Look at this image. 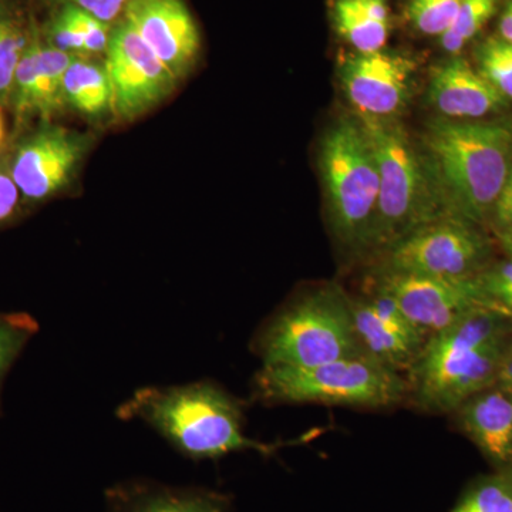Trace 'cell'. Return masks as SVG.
I'll list each match as a JSON object with an SVG mask.
<instances>
[{
	"label": "cell",
	"mask_w": 512,
	"mask_h": 512,
	"mask_svg": "<svg viewBox=\"0 0 512 512\" xmlns=\"http://www.w3.org/2000/svg\"><path fill=\"white\" fill-rule=\"evenodd\" d=\"M512 319L481 308L431 335L407 372L409 399L421 412L451 414L497 382Z\"/></svg>",
	"instance_id": "3957f363"
},
{
	"label": "cell",
	"mask_w": 512,
	"mask_h": 512,
	"mask_svg": "<svg viewBox=\"0 0 512 512\" xmlns=\"http://www.w3.org/2000/svg\"><path fill=\"white\" fill-rule=\"evenodd\" d=\"M498 244L505 252L508 258H512V229L508 231L497 232Z\"/></svg>",
	"instance_id": "e575fe53"
},
{
	"label": "cell",
	"mask_w": 512,
	"mask_h": 512,
	"mask_svg": "<svg viewBox=\"0 0 512 512\" xmlns=\"http://www.w3.org/2000/svg\"><path fill=\"white\" fill-rule=\"evenodd\" d=\"M64 99L89 120L113 111V92L104 63L89 56H74L64 76Z\"/></svg>",
	"instance_id": "d6986e66"
},
{
	"label": "cell",
	"mask_w": 512,
	"mask_h": 512,
	"mask_svg": "<svg viewBox=\"0 0 512 512\" xmlns=\"http://www.w3.org/2000/svg\"><path fill=\"white\" fill-rule=\"evenodd\" d=\"M456 426L476 444L494 471L512 460V393L498 383L468 397L453 413Z\"/></svg>",
	"instance_id": "2e32d148"
},
{
	"label": "cell",
	"mask_w": 512,
	"mask_h": 512,
	"mask_svg": "<svg viewBox=\"0 0 512 512\" xmlns=\"http://www.w3.org/2000/svg\"><path fill=\"white\" fill-rule=\"evenodd\" d=\"M450 512H512V490L500 471L474 481Z\"/></svg>",
	"instance_id": "7402d4cb"
},
{
	"label": "cell",
	"mask_w": 512,
	"mask_h": 512,
	"mask_svg": "<svg viewBox=\"0 0 512 512\" xmlns=\"http://www.w3.org/2000/svg\"><path fill=\"white\" fill-rule=\"evenodd\" d=\"M498 0H461L451 28L440 37L441 46L450 55L458 56L464 46L484 28L497 9Z\"/></svg>",
	"instance_id": "603a6c76"
},
{
	"label": "cell",
	"mask_w": 512,
	"mask_h": 512,
	"mask_svg": "<svg viewBox=\"0 0 512 512\" xmlns=\"http://www.w3.org/2000/svg\"><path fill=\"white\" fill-rule=\"evenodd\" d=\"M39 332L37 320L25 312L0 313V414L6 376Z\"/></svg>",
	"instance_id": "44dd1931"
},
{
	"label": "cell",
	"mask_w": 512,
	"mask_h": 512,
	"mask_svg": "<svg viewBox=\"0 0 512 512\" xmlns=\"http://www.w3.org/2000/svg\"><path fill=\"white\" fill-rule=\"evenodd\" d=\"M375 289L392 298L427 339L468 313L481 308L493 309L477 276L440 278L382 268Z\"/></svg>",
	"instance_id": "9c48e42d"
},
{
	"label": "cell",
	"mask_w": 512,
	"mask_h": 512,
	"mask_svg": "<svg viewBox=\"0 0 512 512\" xmlns=\"http://www.w3.org/2000/svg\"><path fill=\"white\" fill-rule=\"evenodd\" d=\"M508 392L512 393V332L505 346L503 360H501L500 370H498L497 382Z\"/></svg>",
	"instance_id": "d6a6232c"
},
{
	"label": "cell",
	"mask_w": 512,
	"mask_h": 512,
	"mask_svg": "<svg viewBox=\"0 0 512 512\" xmlns=\"http://www.w3.org/2000/svg\"><path fill=\"white\" fill-rule=\"evenodd\" d=\"M237 397L220 384L200 380L173 386L140 387L117 407L123 421H143L181 456L217 460L237 451L274 453L278 444L249 439Z\"/></svg>",
	"instance_id": "6da1fadb"
},
{
	"label": "cell",
	"mask_w": 512,
	"mask_h": 512,
	"mask_svg": "<svg viewBox=\"0 0 512 512\" xmlns=\"http://www.w3.org/2000/svg\"><path fill=\"white\" fill-rule=\"evenodd\" d=\"M106 66L113 111L120 121L136 120L167 99L177 79L126 20L111 30Z\"/></svg>",
	"instance_id": "30bf717a"
},
{
	"label": "cell",
	"mask_w": 512,
	"mask_h": 512,
	"mask_svg": "<svg viewBox=\"0 0 512 512\" xmlns=\"http://www.w3.org/2000/svg\"><path fill=\"white\" fill-rule=\"evenodd\" d=\"M494 245L483 225L444 215L386 252L383 269L406 274L471 278L493 262Z\"/></svg>",
	"instance_id": "ba28073f"
},
{
	"label": "cell",
	"mask_w": 512,
	"mask_h": 512,
	"mask_svg": "<svg viewBox=\"0 0 512 512\" xmlns=\"http://www.w3.org/2000/svg\"><path fill=\"white\" fill-rule=\"evenodd\" d=\"M47 43L55 49L70 53V55L89 56L82 33L74 25L64 6L53 18L49 29H47Z\"/></svg>",
	"instance_id": "f1b7e54d"
},
{
	"label": "cell",
	"mask_w": 512,
	"mask_h": 512,
	"mask_svg": "<svg viewBox=\"0 0 512 512\" xmlns=\"http://www.w3.org/2000/svg\"><path fill=\"white\" fill-rule=\"evenodd\" d=\"M20 191L9 170L0 164V225L8 222L18 210Z\"/></svg>",
	"instance_id": "4dcf8cb0"
},
{
	"label": "cell",
	"mask_w": 512,
	"mask_h": 512,
	"mask_svg": "<svg viewBox=\"0 0 512 512\" xmlns=\"http://www.w3.org/2000/svg\"><path fill=\"white\" fill-rule=\"evenodd\" d=\"M414 63L399 53H356L340 66V82L359 116L394 119L406 106Z\"/></svg>",
	"instance_id": "7c38bea8"
},
{
	"label": "cell",
	"mask_w": 512,
	"mask_h": 512,
	"mask_svg": "<svg viewBox=\"0 0 512 512\" xmlns=\"http://www.w3.org/2000/svg\"><path fill=\"white\" fill-rule=\"evenodd\" d=\"M72 18L74 25L82 33L86 43L87 55H100L106 53L109 47L111 28L109 23L101 22L84 10L73 5H63Z\"/></svg>",
	"instance_id": "83f0119b"
},
{
	"label": "cell",
	"mask_w": 512,
	"mask_h": 512,
	"mask_svg": "<svg viewBox=\"0 0 512 512\" xmlns=\"http://www.w3.org/2000/svg\"><path fill=\"white\" fill-rule=\"evenodd\" d=\"M477 279L493 309L512 319V258L491 262Z\"/></svg>",
	"instance_id": "4316f807"
},
{
	"label": "cell",
	"mask_w": 512,
	"mask_h": 512,
	"mask_svg": "<svg viewBox=\"0 0 512 512\" xmlns=\"http://www.w3.org/2000/svg\"><path fill=\"white\" fill-rule=\"evenodd\" d=\"M124 20L133 26L177 82L190 73L200 55L201 37L183 0H130Z\"/></svg>",
	"instance_id": "5bb4252c"
},
{
	"label": "cell",
	"mask_w": 512,
	"mask_h": 512,
	"mask_svg": "<svg viewBox=\"0 0 512 512\" xmlns=\"http://www.w3.org/2000/svg\"><path fill=\"white\" fill-rule=\"evenodd\" d=\"M87 148L83 134L47 124L20 144L9 173L25 200H47L72 181Z\"/></svg>",
	"instance_id": "8fae6325"
},
{
	"label": "cell",
	"mask_w": 512,
	"mask_h": 512,
	"mask_svg": "<svg viewBox=\"0 0 512 512\" xmlns=\"http://www.w3.org/2000/svg\"><path fill=\"white\" fill-rule=\"evenodd\" d=\"M461 0H412L409 18L427 36H443L453 25Z\"/></svg>",
	"instance_id": "484cf974"
},
{
	"label": "cell",
	"mask_w": 512,
	"mask_h": 512,
	"mask_svg": "<svg viewBox=\"0 0 512 512\" xmlns=\"http://www.w3.org/2000/svg\"><path fill=\"white\" fill-rule=\"evenodd\" d=\"M228 495L202 487L128 480L106 491V512H228Z\"/></svg>",
	"instance_id": "e0dca14e"
},
{
	"label": "cell",
	"mask_w": 512,
	"mask_h": 512,
	"mask_svg": "<svg viewBox=\"0 0 512 512\" xmlns=\"http://www.w3.org/2000/svg\"><path fill=\"white\" fill-rule=\"evenodd\" d=\"M476 69L505 99L512 101V46L500 36L485 39L476 50Z\"/></svg>",
	"instance_id": "cb8c5ba5"
},
{
	"label": "cell",
	"mask_w": 512,
	"mask_h": 512,
	"mask_svg": "<svg viewBox=\"0 0 512 512\" xmlns=\"http://www.w3.org/2000/svg\"><path fill=\"white\" fill-rule=\"evenodd\" d=\"M74 56L37 40L35 116L50 120L67 106L64 76Z\"/></svg>",
	"instance_id": "ffe728a7"
},
{
	"label": "cell",
	"mask_w": 512,
	"mask_h": 512,
	"mask_svg": "<svg viewBox=\"0 0 512 512\" xmlns=\"http://www.w3.org/2000/svg\"><path fill=\"white\" fill-rule=\"evenodd\" d=\"M490 222L493 224L495 234L512 229V165Z\"/></svg>",
	"instance_id": "1f68e13d"
},
{
	"label": "cell",
	"mask_w": 512,
	"mask_h": 512,
	"mask_svg": "<svg viewBox=\"0 0 512 512\" xmlns=\"http://www.w3.org/2000/svg\"><path fill=\"white\" fill-rule=\"evenodd\" d=\"M423 151L450 215L490 222L512 165V119H436Z\"/></svg>",
	"instance_id": "7a4b0ae2"
},
{
	"label": "cell",
	"mask_w": 512,
	"mask_h": 512,
	"mask_svg": "<svg viewBox=\"0 0 512 512\" xmlns=\"http://www.w3.org/2000/svg\"><path fill=\"white\" fill-rule=\"evenodd\" d=\"M252 393L265 404L386 409L409 399V382L403 373L362 356L308 367L262 366Z\"/></svg>",
	"instance_id": "8992f818"
},
{
	"label": "cell",
	"mask_w": 512,
	"mask_h": 512,
	"mask_svg": "<svg viewBox=\"0 0 512 512\" xmlns=\"http://www.w3.org/2000/svg\"><path fill=\"white\" fill-rule=\"evenodd\" d=\"M333 23L356 53L380 52L389 39L386 0H335Z\"/></svg>",
	"instance_id": "ac0fdd59"
},
{
	"label": "cell",
	"mask_w": 512,
	"mask_h": 512,
	"mask_svg": "<svg viewBox=\"0 0 512 512\" xmlns=\"http://www.w3.org/2000/svg\"><path fill=\"white\" fill-rule=\"evenodd\" d=\"M319 170L336 238L355 252L370 251L380 178L372 144L357 117H343L326 131Z\"/></svg>",
	"instance_id": "52a82bcc"
},
{
	"label": "cell",
	"mask_w": 512,
	"mask_h": 512,
	"mask_svg": "<svg viewBox=\"0 0 512 512\" xmlns=\"http://www.w3.org/2000/svg\"><path fill=\"white\" fill-rule=\"evenodd\" d=\"M3 140H5V120H3L2 109H0V147H2Z\"/></svg>",
	"instance_id": "8d00e7d4"
},
{
	"label": "cell",
	"mask_w": 512,
	"mask_h": 512,
	"mask_svg": "<svg viewBox=\"0 0 512 512\" xmlns=\"http://www.w3.org/2000/svg\"><path fill=\"white\" fill-rule=\"evenodd\" d=\"M63 5H73L104 23L114 22L126 10L130 0H59Z\"/></svg>",
	"instance_id": "f546056e"
},
{
	"label": "cell",
	"mask_w": 512,
	"mask_h": 512,
	"mask_svg": "<svg viewBox=\"0 0 512 512\" xmlns=\"http://www.w3.org/2000/svg\"><path fill=\"white\" fill-rule=\"evenodd\" d=\"M500 473L503 474L505 480L508 481V484H510L512 490V460L510 461V464L504 468V470L500 471Z\"/></svg>",
	"instance_id": "d590c367"
},
{
	"label": "cell",
	"mask_w": 512,
	"mask_h": 512,
	"mask_svg": "<svg viewBox=\"0 0 512 512\" xmlns=\"http://www.w3.org/2000/svg\"><path fill=\"white\" fill-rule=\"evenodd\" d=\"M498 30H500L501 39L512 46V0H508L507 5H505Z\"/></svg>",
	"instance_id": "836d02e7"
},
{
	"label": "cell",
	"mask_w": 512,
	"mask_h": 512,
	"mask_svg": "<svg viewBox=\"0 0 512 512\" xmlns=\"http://www.w3.org/2000/svg\"><path fill=\"white\" fill-rule=\"evenodd\" d=\"M377 168L380 192L370 249L386 254L413 231L448 214L424 151L396 119L357 116Z\"/></svg>",
	"instance_id": "277c9868"
},
{
	"label": "cell",
	"mask_w": 512,
	"mask_h": 512,
	"mask_svg": "<svg viewBox=\"0 0 512 512\" xmlns=\"http://www.w3.org/2000/svg\"><path fill=\"white\" fill-rule=\"evenodd\" d=\"M30 37L16 20L0 18V101L10 100L16 70Z\"/></svg>",
	"instance_id": "d4e9b609"
},
{
	"label": "cell",
	"mask_w": 512,
	"mask_h": 512,
	"mask_svg": "<svg viewBox=\"0 0 512 512\" xmlns=\"http://www.w3.org/2000/svg\"><path fill=\"white\" fill-rule=\"evenodd\" d=\"M252 348L262 366L308 367L365 356L352 299L336 285L305 293L279 309L256 333Z\"/></svg>",
	"instance_id": "5b68a950"
},
{
	"label": "cell",
	"mask_w": 512,
	"mask_h": 512,
	"mask_svg": "<svg viewBox=\"0 0 512 512\" xmlns=\"http://www.w3.org/2000/svg\"><path fill=\"white\" fill-rule=\"evenodd\" d=\"M352 313L365 356L397 372H409L427 336L406 318L397 303L375 289L366 298L352 299Z\"/></svg>",
	"instance_id": "4fadbf2b"
},
{
	"label": "cell",
	"mask_w": 512,
	"mask_h": 512,
	"mask_svg": "<svg viewBox=\"0 0 512 512\" xmlns=\"http://www.w3.org/2000/svg\"><path fill=\"white\" fill-rule=\"evenodd\" d=\"M429 101L444 119L483 120L504 113L511 101L460 56L431 70Z\"/></svg>",
	"instance_id": "9a60e30c"
}]
</instances>
